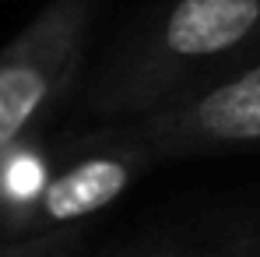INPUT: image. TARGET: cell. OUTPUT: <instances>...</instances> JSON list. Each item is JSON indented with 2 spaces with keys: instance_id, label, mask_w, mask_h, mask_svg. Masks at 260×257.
Instances as JSON below:
<instances>
[{
  "instance_id": "obj_1",
  "label": "cell",
  "mask_w": 260,
  "mask_h": 257,
  "mask_svg": "<svg viewBox=\"0 0 260 257\" xmlns=\"http://www.w3.org/2000/svg\"><path fill=\"white\" fill-rule=\"evenodd\" d=\"M260 64V0H158L113 36L78 88V113L130 124Z\"/></svg>"
},
{
  "instance_id": "obj_2",
  "label": "cell",
  "mask_w": 260,
  "mask_h": 257,
  "mask_svg": "<svg viewBox=\"0 0 260 257\" xmlns=\"http://www.w3.org/2000/svg\"><path fill=\"white\" fill-rule=\"evenodd\" d=\"M102 0H46L0 49V155L25 145L85 81Z\"/></svg>"
},
{
  "instance_id": "obj_5",
  "label": "cell",
  "mask_w": 260,
  "mask_h": 257,
  "mask_svg": "<svg viewBox=\"0 0 260 257\" xmlns=\"http://www.w3.org/2000/svg\"><path fill=\"white\" fill-rule=\"evenodd\" d=\"M253 247H260V222L243 233H225V236H204V240H176L166 247L144 250L137 257H243Z\"/></svg>"
},
{
  "instance_id": "obj_4",
  "label": "cell",
  "mask_w": 260,
  "mask_h": 257,
  "mask_svg": "<svg viewBox=\"0 0 260 257\" xmlns=\"http://www.w3.org/2000/svg\"><path fill=\"white\" fill-rule=\"evenodd\" d=\"M113 127L141 148L151 166L197 155L260 152V64L190 102Z\"/></svg>"
},
{
  "instance_id": "obj_6",
  "label": "cell",
  "mask_w": 260,
  "mask_h": 257,
  "mask_svg": "<svg viewBox=\"0 0 260 257\" xmlns=\"http://www.w3.org/2000/svg\"><path fill=\"white\" fill-rule=\"evenodd\" d=\"M85 247V225L39 236H14L0 243V257H78Z\"/></svg>"
},
{
  "instance_id": "obj_3",
  "label": "cell",
  "mask_w": 260,
  "mask_h": 257,
  "mask_svg": "<svg viewBox=\"0 0 260 257\" xmlns=\"http://www.w3.org/2000/svg\"><path fill=\"white\" fill-rule=\"evenodd\" d=\"M148 169L151 162L144 159V152L134 148L113 124H102L88 130L74 159L49 173L28 201L0 212V229L7 233V240H14L85 225L91 215L120 201L130 183Z\"/></svg>"
},
{
  "instance_id": "obj_7",
  "label": "cell",
  "mask_w": 260,
  "mask_h": 257,
  "mask_svg": "<svg viewBox=\"0 0 260 257\" xmlns=\"http://www.w3.org/2000/svg\"><path fill=\"white\" fill-rule=\"evenodd\" d=\"M243 257H260V247H253V250H250V254H243Z\"/></svg>"
}]
</instances>
